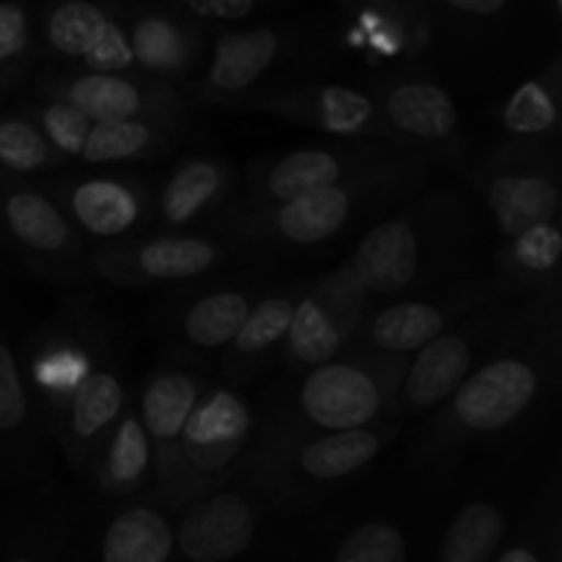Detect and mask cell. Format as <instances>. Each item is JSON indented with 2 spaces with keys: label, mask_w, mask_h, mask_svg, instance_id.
<instances>
[{
  "label": "cell",
  "mask_w": 562,
  "mask_h": 562,
  "mask_svg": "<svg viewBox=\"0 0 562 562\" xmlns=\"http://www.w3.org/2000/svg\"><path fill=\"white\" fill-rule=\"evenodd\" d=\"M256 406L234 387L209 384L181 434L179 472L165 503L179 508L201 488L228 481L256 439Z\"/></svg>",
  "instance_id": "obj_14"
},
{
  "label": "cell",
  "mask_w": 562,
  "mask_h": 562,
  "mask_svg": "<svg viewBox=\"0 0 562 562\" xmlns=\"http://www.w3.org/2000/svg\"><path fill=\"white\" fill-rule=\"evenodd\" d=\"M110 344L108 329L86 302H75L31 335L20 351V366L44 437H55L71 398Z\"/></svg>",
  "instance_id": "obj_8"
},
{
  "label": "cell",
  "mask_w": 562,
  "mask_h": 562,
  "mask_svg": "<svg viewBox=\"0 0 562 562\" xmlns=\"http://www.w3.org/2000/svg\"><path fill=\"white\" fill-rule=\"evenodd\" d=\"M252 108L305 126V130L322 132L340 143H382L387 146L376 99L362 88L333 82V86L269 93V97L252 102Z\"/></svg>",
  "instance_id": "obj_21"
},
{
  "label": "cell",
  "mask_w": 562,
  "mask_h": 562,
  "mask_svg": "<svg viewBox=\"0 0 562 562\" xmlns=\"http://www.w3.org/2000/svg\"><path fill=\"white\" fill-rule=\"evenodd\" d=\"M373 99L393 151L428 165L459 151V108L442 86L431 80H398L373 93Z\"/></svg>",
  "instance_id": "obj_18"
},
{
  "label": "cell",
  "mask_w": 562,
  "mask_h": 562,
  "mask_svg": "<svg viewBox=\"0 0 562 562\" xmlns=\"http://www.w3.org/2000/svg\"><path fill=\"white\" fill-rule=\"evenodd\" d=\"M562 552V514L558 483L521 514L514 536L494 562H552Z\"/></svg>",
  "instance_id": "obj_36"
},
{
  "label": "cell",
  "mask_w": 562,
  "mask_h": 562,
  "mask_svg": "<svg viewBox=\"0 0 562 562\" xmlns=\"http://www.w3.org/2000/svg\"><path fill=\"white\" fill-rule=\"evenodd\" d=\"M368 311L371 300L344 263L316 280H302L300 300L280 351V366L300 376L335 360Z\"/></svg>",
  "instance_id": "obj_17"
},
{
  "label": "cell",
  "mask_w": 562,
  "mask_h": 562,
  "mask_svg": "<svg viewBox=\"0 0 562 562\" xmlns=\"http://www.w3.org/2000/svg\"><path fill=\"white\" fill-rule=\"evenodd\" d=\"M300 291L302 280L289 285H274L247 313L239 333L234 335L228 349L217 360V366L223 368V373L231 382H250L263 368L280 360V351H283V340L285 333H289Z\"/></svg>",
  "instance_id": "obj_28"
},
{
  "label": "cell",
  "mask_w": 562,
  "mask_h": 562,
  "mask_svg": "<svg viewBox=\"0 0 562 562\" xmlns=\"http://www.w3.org/2000/svg\"><path fill=\"white\" fill-rule=\"evenodd\" d=\"M22 113L38 126V132L47 137L49 146H53L66 162L80 157L82 143H86L88 132H91L93 121L88 119L86 113H80L75 104L47 93V97L33 102L31 108H25Z\"/></svg>",
  "instance_id": "obj_38"
},
{
  "label": "cell",
  "mask_w": 562,
  "mask_h": 562,
  "mask_svg": "<svg viewBox=\"0 0 562 562\" xmlns=\"http://www.w3.org/2000/svg\"><path fill=\"white\" fill-rule=\"evenodd\" d=\"M426 168L428 162L423 159L401 157L393 165L355 176L296 201L220 217L206 231L231 241L245 261L318 250L362 225L371 228L376 223L373 217H387L395 206L409 201Z\"/></svg>",
  "instance_id": "obj_3"
},
{
  "label": "cell",
  "mask_w": 562,
  "mask_h": 562,
  "mask_svg": "<svg viewBox=\"0 0 562 562\" xmlns=\"http://www.w3.org/2000/svg\"><path fill=\"white\" fill-rule=\"evenodd\" d=\"M126 42H130L135 64H140L148 75L176 77L184 75L192 66V47L187 33L159 16L137 22Z\"/></svg>",
  "instance_id": "obj_37"
},
{
  "label": "cell",
  "mask_w": 562,
  "mask_h": 562,
  "mask_svg": "<svg viewBox=\"0 0 562 562\" xmlns=\"http://www.w3.org/2000/svg\"><path fill=\"white\" fill-rule=\"evenodd\" d=\"M184 3L209 20H241L256 9V0H184Z\"/></svg>",
  "instance_id": "obj_41"
},
{
  "label": "cell",
  "mask_w": 562,
  "mask_h": 562,
  "mask_svg": "<svg viewBox=\"0 0 562 562\" xmlns=\"http://www.w3.org/2000/svg\"><path fill=\"white\" fill-rule=\"evenodd\" d=\"M53 97L66 99L75 104L80 113H86L93 124L99 121H130V119H151V121H173V124H190L187 104L170 88L143 86L126 75H86L75 80L55 86Z\"/></svg>",
  "instance_id": "obj_24"
},
{
  "label": "cell",
  "mask_w": 562,
  "mask_h": 562,
  "mask_svg": "<svg viewBox=\"0 0 562 562\" xmlns=\"http://www.w3.org/2000/svg\"><path fill=\"white\" fill-rule=\"evenodd\" d=\"M445 3H450L453 9L470 11V14H494V11L503 9L508 0H445Z\"/></svg>",
  "instance_id": "obj_42"
},
{
  "label": "cell",
  "mask_w": 562,
  "mask_h": 562,
  "mask_svg": "<svg viewBox=\"0 0 562 562\" xmlns=\"http://www.w3.org/2000/svg\"><path fill=\"white\" fill-rule=\"evenodd\" d=\"M0 562H86L82 510L53 503L0 516Z\"/></svg>",
  "instance_id": "obj_27"
},
{
  "label": "cell",
  "mask_w": 562,
  "mask_h": 562,
  "mask_svg": "<svg viewBox=\"0 0 562 562\" xmlns=\"http://www.w3.org/2000/svg\"><path fill=\"white\" fill-rule=\"evenodd\" d=\"M477 234L481 217L470 198L461 192H431L376 220L344 267L371 305L467 283L483 278L467 272L481 245Z\"/></svg>",
  "instance_id": "obj_2"
},
{
  "label": "cell",
  "mask_w": 562,
  "mask_h": 562,
  "mask_svg": "<svg viewBox=\"0 0 562 562\" xmlns=\"http://www.w3.org/2000/svg\"><path fill=\"white\" fill-rule=\"evenodd\" d=\"M187 132L190 124H173V121H99L88 132L77 162L86 168H124V165L146 162L168 154Z\"/></svg>",
  "instance_id": "obj_32"
},
{
  "label": "cell",
  "mask_w": 562,
  "mask_h": 562,
  "mask_svg": "<svg viewBox=\"0 0 562 562\" xmlns=\"http://www.w3.org/2000/svg\"><path fill=\"white\" fill-rule=\"evenodd\" d=\"M519 519L503 497L475 494L453 510L428 562H494Z\"/></svg>",
  "instance_id": "obj_30"
},
{
  "label": "cell",
  "mask_w": 562,
  "mask_h": 562,
  "mask_svg": "<svg viewBox=\"0 0 562 562\" xmlns=\"http://www.w3.org/2000/svg\"><path fill=\"white\" fill-rule=\"evenodd\" d=\"M412 532L395 516H366L307 543L294 562H412Z\"/></svg>",
  "instance_id": "obj_33"
},
{
  "label": "cell",
  "mask_w": 562,
  "mask_h": 562,
  "mask_svg": "<svg viewBox=\"0 0 562 562\" xmlns=\"http://www.w3.org/2000/svg\"><path fill=\"white\" fill-rule=\"evenodd\" d=\"M236 258L245 261L231 241L209 231H157L121 245L93 247L88 272L121 289H154L212 278Z\"/></svg>",
  "instance_id": "obj_13"
},
{
  "label": "cell",
  "mask_w": 562,
  "mask_h": 562,
  "mask_svg": "<svg viewBox=\"0 0 562 562\" xmlns=\"http://www.w3.org/2000/svg\"><path fill=\"white\" fill-rule=\"evenodd\" d=\"M206 387L209 379L198 366L170 360L154 368L137 393V415L154 450V497L168 499L173 488L181 434Z\"/></svg>",
  "instance_id": "obj_20"
},
{
  "label": "cell",
  "mask_w": 562,
  "mask_h": 562,
  "mask_svg": "<svg viewBox=\"0 0 562 562\" xmlns=\"http://www.w3.org/2000/svg\"><path fill=\"white\" fill-rule=\"evenodd\" d=\"M560 285L525 296L514 329L426 417L409 453V467L423 481H442L467 450L510 437L541 409L560 376Z\"/></svg>",
  "instance_id": "obj_1"
},
{
  "label": "cell",
  "mask_w": 562,
  "mask_h": 562,
  "mask_svg": "<svg viewBox=\"0 0 562 562\" xmlns=\"http://www.w3.org/2000/svg\"><path fill=\"white\" fill-rule=\"evenodd\" d=\"M173 538L176 508L154 494L82 514L86 562H173Z\"/></svg>",
  "instance_id": "obj_19"
},
{
  "label": "cell",
  "mask_w": 562,
  "mask_h": 562,
  "mask_svg": "<svg viewBox=\"0 0 562 562\" xmlns=\"http://www.w3.org/2000/svg\"><path fill=\"white\" fill-rule=\"evenodd\" d=\"M477 190L499 241L560 220L562 162L558 146L503 140L477 170Z\"/></svg>",
  "instance_id": "obj_12"
},
{
  "label": "cell",
  "mask_w": 562,
  "mask_h": 562,
  "mask_svg": "<svg viewBox=\"0 0 562 562\" xmlns=\"http://www.w3.org/2000/svg\"><path fill=\"white\" fill-rule=\"evenodd\" d=\"M80 60L88 71H97V75H124V71H130L135 66L126 33L110 20L104 22L99 36L93 38V44Z\"/></svg>",
  "instance_id": "obj_40"
},
{
  "label": "cell",
  "mask_w": 562,
  "mask_h": 562,
  "mask_svg": "<svg viewBox=\"0 0 562 562\" xmlns=\"http://www.w3.org/2000/svg\"><path fill=\"white\" fill-rule=\"evenodd\" d=\"M285 514L256 481L236 472L176 508L173 562H252L267 552Z\"/></svg>",
  "instance_id": "obj_6"
},
{
  "label": "cell",
  "mask_w": 562,
  "mask_h": 562,
  "mask_svg": "<svg viewBox=\"0 0 562 562\" xmlns=\"http://www.w3.org/2000/svg\"><path fill=\"white\" fill-rule=\"evenodd\" d=\"M278 53L280 38L269 27L225 33L220 36L212 64L201 80V97L209 102H239L272 69Z\"/></svg>",
  "instance_id": "obj_31"
},
{
  "label": "cell",
  "mask_w": 562,
  "mask_h": 562,
  "mask_svg": "<svg viewBox=\"0 0 562 562\" xmlns=\"http://www.w3.org/2000/svg\"><path fill=\"white\" fill-rule=\"evenodd\" d=\"M505 140L547 143L558 146L560 140V97L558 88H549L543 80H530L514 91L503 108Z\"/></svg>",
  "instance_id": "obj_35"
},
{
  "label": "cell",
  "mask_w": 562,
  "mask_h": 562,
  "mask_svg": "<svg viewBox=\"0 0 562 562\" xmlns=\"http://www.w3.org/2000/svg\"><path fill=\"white\" fill-rule=\"evenodd\" d=\"M404 154L393 151L382 143L333 140L322 143V146L291 148V151L274 154V157L250 165V170L239 176V187L220 217L280 206V203L296 201L302 195L393 165Z\"/></svg>",
  "instance_id": "obj_10"
},
{
  "label": "cell",
  "mask_w": 562,
  "mask_h": 562,
  "mask_svg": "<svg viewBox=\"0 0 562 562\" xmlns=\"http://www.w3.org/2000/svg\"><path fill=\"white\" fill-rule=\"evenodd\" d=\"M47 190L91 250L137 239L154 225V187L121 168H86Z\"/></svg>",
  "instance_id": "obj_16"
},
{
  "label": "cell",
  "mask_w": 562,
  "mask_h": 562,
  "mask_svg": "<svg viewBox=\"0 0 562 562\" xmlns=\"http://www.w3.org/2000/svg\"><path fill=\"white\" fill-rule=\"evenodd\" d=\"M66 165L25 113H0V173L36 181Z\"/></svg>",
  "instance_id": "obj_34"
},
{
  "label": "cell",
  "mask_w": 562,
  "mask_h": 562,
  "mask_svg": "<svg viewBox=\"0 0 562 562\" xmlns=\"http://www.w3.org/2000/svg\"><path fill=\"white\" fill-rule=\"evenodd\" d=\"M274 285L278 283H272L267 272H241L223 280H214L212 274L176 285L179 291L162 302L157 318V329L168 338L173 360L190 366L217 362L245 324L247 313Z\"/></svg>",
  "instance_id": "obj_9"
},
{
  "label": "cell",
  "mask_w": 562,
  "mask_h": 562,
  "mask_svg": "<svg viewBox=\"0 0 562 562\" xmlns=\"http://www.w3.org/2000/svg\"><path fill=\"white\" fill-rule=\"evenodd\" d=\"M406 362L340 351L335 360L300 373L267 420L318 434L362 431L395 420V395Z\"/></svg>",
  "instance_id": "obj_5"
},
{
  "label": "cell",
  "mask_w": 562,
  "mask_h": 562,
  "mask_svg": "<svg viewBox=\"0 0 562 562\" xmlns=\"http://www.w3.org/2000/svg\"><path fill=\"white\" fill-rule=\"evenodd\" d=\"M44 428L31 390L3 322H0V472L11 483H25L44 464Z\"/></svg>",
  "instance_id": "obj_25"
},
{
  "label": "cell",
  "mask_w": 562,
  "mask_h": 562,
  "mask_svg": "<svg viewBox=\"0 0 562 562\" xmlns=\"http://www.w3.org/2000/svg\"><path fill=\"white\" fill-rule=\"evenodd\" d=\"M86 477L97 488L99 503H126L154 494V450L135 398H130L115 426L104 434Z\"/></svg>",
  "instance_id": "obj_26"
},
{
  "label": "cell",
  "mask_w": 562,
  "mask_h": 562,
  "mask_svg": "<svg viewBox=\"0 0 562 562\" xmlns=\"http://www.w3.org/2000/svg\"><path fill=\"white\" fill-rule=\"evenodd\" d=\"M401 431L404 423L318 434L258 415L256 439L239 472L296 519L366 475Z\"/></svg>",
  "instance_id": "obj_4"
},
{
  "label": "cell",
  "mask_w": 562,
  "mask_h": 562,
  "mask_svg": "<svg viewBox=\"0 0 562 562\" xmlns=\"http://www.w3.org/2000/svg\"><path fill=\"white\" fill-rule=\"evenodd\" d=\"M0 247L31 272L53 280L88 274V252L47 187L0 173Z\"/></svg>",
  "instance_id": "obj_15"
},
{
  "label": "cell",
  "mask_w": 562,
  "mask_h": 562,
  "mask_svg": "<svg viewBox=\"0 0 562 562\" xmlns=\"http://www.w3.org/2000/svg\"><path fill=\"white\" fill-rule=\"evenodd\" d=\"M239 176L241 170L220 154H190L154 187V225L159 231L209 228L234 198Z\"/></svg>",
  "instance_id": "obj_23"
},
{
  "label": "cell",
  "mask_w": 562,
  "mask_h": 562,
  "mask_svg": "<svg viewBox=\"0 0 562 562\" xmlns=\"http://www.w3.org/2000/svg\"><path fill=\"white\" fill-rule=\"evenodd\" d=\"M130 398L132 393L126 387L124 360H121L119 349L110 344L71 398L69 409H66L64 420L53 437L55 448L60 450L75 475L86 477L99 442L115 426Z\"/></svg>",
  "instance_id": "obj_22"
},
{
  "label": "cell",
  "mask_w": 562,
  "mask_h": 562,
  "mask_svg": "<svg viewBox=\"0 0 562 562\" xmlns=\"http://www.w3.org/2000/svg\"><path fill=\"white\" fill-rule=\"evenodd\" d=\"M104 22L108 16L97 5L86 3V0H69V3H60L49 16L47 38L58 53L69 55V58H82Z\"/></svg>",
  "instance_id": "obj_39"
},
{
  "label": "cell",
  "mask_w": 562,
  "mask_h": 562,
  "mask_svg": "<svg viewBox=\"0 0 562 562\" xmlns=\"http://www.w3.org/2000/svg\"><path fill=\"white\" fill-rule=\"evenodd\" d=\"M494 300L505 296L497 294L492 278H475L467 283L376 302L362 316L360 327L355 329L344 351L406 362L467 313Z\"/></svg>",
  "instance_id": "obj_11"
},
{
  "label": "cell",
  "mask_w": 562,
  "mask_h": 562,
  "mask_svg": "<svg viewBox=\"0 0 562 562\" xmlns=\"http://www.w3.org/2000/svg\"><path fill=\"white\" fill-rule=\"evenodd\" d=\"M562 231L560 220L532 225L514 239L499 241L492 283L505 300L536 296L560 285Z\"/></svg>",
  "instance_id": "obj_29"
},
{
  "label": "cell",
  "mask_w": 562,
  "mask_h": 562,
  "mask_svg": "<svg viewBox=\"0 0 562 562\" xmlns=\"http://www.w3.org/2000/svg\"><path fill=\"white\" fill-rule=\"evenodd\" d=\"M521 307L525 296L486 302L415 351L406 360L404 379L395 395V420L406 426L417 417H431L514 329Z\"/></svg>",
  "instance_id": "obj_7"
}]
</instances>
